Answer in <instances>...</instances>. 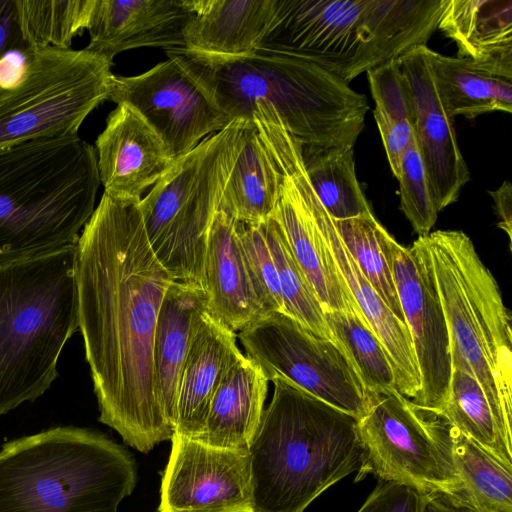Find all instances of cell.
Returning a JSON list of instances; mask_svg holds the SVG:
<instances>
[{
  "instance_id": "cell-1",
  "label": "cell",
  "mask_w": 512,
  "mask_h": 512,
  "mask_svg": "<svg viewBox=\"0 0 512 512\" xmlns=\"http://www.w3.org/2000/svg\"><path fill=\"white\" fill-rule=\"evenodd\" d=\"M139 202L103 193L76 243L75 278L99 421L148 453L175 431L154 366L158 314L174 280L151 248Z\"/></svg>"
},
{
  "instance_id": "cell-2",
  "label": "cell",
  "mask_w": 512,
  "mask_h": 512,
  "mask_svg": "<svg viewBox=\"0 0 512 512\" xmlns=\"http://www.w3.org/2000/svg\"><path fill=\"white\" fill-rule=\"evenodd\" d=\"M229 118L252 120L257 101L270 105L303 146L353 147L369 110L364 94L320 66L258 48L239 56L166 50Z\"/></svg>"
},
{
  "instance_id": "cell-3",
  "label": "cell",
  "mask_w": 512,
  "mask_h": 512,
  "mask_svg": "<svg viewBox=\"0 0 512 512\" xmlns=\"http://www.w3.org/2000/svg\"><path fill=\"white\" fill-rule=\"evenodd\" d=\"M251 441L254 512H303L325 490L362 470L358 418L274 378Z\"/></svg>"
},
{
  "instance_id": "cell-4",
  "label": "cell",
  "mask_w": 512,
  "mask_h": 512,
  "mask_svg": "<svg viewBox=\"0 0 512 512\" xmlns=\"http://www.w3.org/2000/svg\"><path fill=\"white\" fill-rule=\"evenodd\" d=\"M100 184L95 148L79 136L0 149V264L76 244Z\"/></svg>"
},
{
  "instance_id": "cell-5",
  "label": "cell",
  "mask_w": 512,
  "mask_h": 512,
  "mask_svg": "<svg viewBox=\"0 0 512 512\" xmlns=\"http://www.w3.org/2000/svg\"><path fill=\"white\" fill-rule=\"evenodd\" d=\"M444 0H278L259 48L310 61L349 84L426 45Z\"/></svg>"
},
{
  "instance_id": "cell-6",
  "label": "cell",
  "mask_w": 512,
  "mask_h": 512,
  "mask_svg": "<svg viewBox=\"0 0 512 512\" xmlns=\"http://www.w3.org/2000/svg\"><path fill=\"white\" fill-rule=\"evenodd\" d=\"M76 244L0 264V416L41 397L79 329Z\"/></svg>"
},
{
  "instance_id": "cell-7",
  "label": "cell",
  "mask_w": 512,
  "mask_h": 512,
  "mask_svg": "<svg viewBox=\"0 0 512 512\" xmlns=\"http://www.w3.org/2000/svg\"><path fill=\"white\" fill-rule=\"evenodd\" d=\"M136 482L133 455L85 428H52L0 450V512H118Z\"/></svg>"
},
{
  "instance_id": "cell-8",
  "label": "cell",
  "mask_w": 512,
  "mask_h": 512,
  "mask_svg": "<svg viewBox=\"0 0 512 512\" xmlns=\"http://www.w3.org/2000/svg\"><path fill=\"white\" fill-rule=\"evenodd\" d=\"M445 313L451 367L472 374L498 418L512 428L511 313L499 286L462 231L426 236Z\"/></svg>"
},
{
  "instance_id": "cell-9",
  "label": "cell",
  "mask_w": 512,
  "mask_h": 512,
  "mask_svg": "<svg viewBox=\"0 0 512 512\" xmlns=\"http://www.w3.org/2000/svg\"><path fill=\"white\" fill-rule=\"evenodd\" d=\"M249 121H232L175 159L139 202L151 248L174 281L203 287L209 232Z\"/></svg>"
},
{
  "instance_id": "cell-10",
  "label": "cell",
  "mask_w": 512,
  "mask_h": 512,
  "mask_svg": "<svg viewBox=\"0 0 512 512\" xmlns=\"http://www.w3.org/2000/svg\"><path fill=\"white\" fill-rule=\"evenodd\" d=\"M114 62L87 50L32 47L19 83L0 95V149L39 138H74L109 100Z\"/></svg>"
},
{
  "instance_id": "cell-11",
  "label": "cell",
  "mask_w": 512,
  "mask_h": 512,
  "mask_svg": "<svg viewBox=\"0 0 512 512\" xmlns=\"http://www.w3.org/2000/svg\"><path fill=\"white\" fill-rule=\"evenodd\" d=\"M368 396V409L358 419L365 463L356 481L373 474L379 480L452 497L456 478L447 421L396 389Z\"/></svg>"
},
{
  "instance_id": "cell-12",
  "label": "cell",
  "mask_w": 512,
  "mask_h": 512,
  "mask_svg": "<svg viewBox=\"0 0 512 512\" xmlns=\"http://www.w3.org/2000/svg\"><path fill=\"white\" fill-rule=\"evenodd\" d=\"M248 358L267 379L282 378L360 419L368 392L341 345L284 312H272L239 331Z\"/></svg>"
},
{
  "instance_id": "cell-13",
  "label": "cell",
  "mask_w": 512,
  "mask_h": 512,
  "mask_svg": "<svg viewBox=\"0 0 512 512\" xmlns=\"http://www.w3.org/2000/svg\"><path fill=\"white\" fill-rule=\"evenodd\" d=\"M376 236L390 267L420 374L415 405L440 410L452 374L449 331L440 300L426 236L411 247L400 245L378 222Z\"/></svg>"
},
{
  "instance_id": "cell-14",
  "label": "cell",
  "mask_w": 512,
  "mask_h": 512,
  "mask_svg": "<svg viewBox=\"0 0 512 512\" xmlns=\"http://www.w3.org/2000/svg\"><path fill=\"white\" fill-rule=\"evenodd\" d=\"M109 100L136 110L177 159L232 121L175 60L136 76H114Z\"/></svg>"
},
{
  "instance_id": "cell-15",
  "label": "cell",
  "mask_w": 512,
  "mask_h": 512,
  "mask_svg": "<svg viewBox=\"0 0 512 512\" xmlns=\"http://www.w3.org/2000/svg\"><path fill=\"white\" fill-rule=\"evenodd\" d=\"M268 151L294 179L334 264L373 332L383 344L394 373L395 389L414 402L421 388L420 374L407 326L386 306L362 275L306 177L301 144L291 135L270 142Z\"/></svg>"
},
{
  "instance_id": "cell-16",
  "label": "cell",
  "mask_w": 512,
  "mask_h": 512,
  "mask_svg": "<svg viewBox=\"0 0 512 512\" xmlns=\"http://www.w3.org/2000/svg\"><path fill=\"white\" fill-rule=\"evenodd\" d=\"M159 512H254L248 452L174 435Z\"/></svg>"
},
{
  "instance_id": "cell-17",
  "label": "cell",
  "mask_w": 512,
  "mask_h": 512,
  "mask_svg": "<svg viewBox=\"0 0 512 512\" xmlns=\"http://www.w3.org/2000/svg\"><path fill=\"white\" fill-rule=\"evenodd\" d=\"M411 88L414 135L426 167L438 212L457 201L470 172L458 146L452 119L440 100L428 57L427 45L411 48L397 58Z\"/></svg>"
},
{
  "instance_id": "cell-18",
  "label": "cell",
  "mask_w": 512,
  "mask_h": 512,
  "mask_svg": "<svg viewBox=\"0 0 512 512\" xmlns=\"http://www.w3.org/2000/svg\"><path fill=\"white\" fill-rule=\"evenodd\" d=\"M94 148L104 194L122 201L139 202L175 161L159 135L126 104L108 115Z\"/></svg>"
},
{
  "instance_id": "cell-19",
  "label": "cell",
  "mask_w": 512,
  "mask_h": 512,
  "mask_svg": "<svg viewBox=\"0 0 512 512\" xmlns=\"http://www.w3.org/2000/svg\"><path fill=\"white\" fill-rule=\"evenodd\" d=\"M189 0H93L86 49L113 58L127 50L185 48Z\"/></svg>"
},
{
  "instance_id": "cell-20",
  "label": "cell",
  "mask_w": 512,
  "mask_h": 512,
  "mask_svg": "<svg viewBox=\"0 0 512 512\" xmlns=\"http://www.w3.org/2000/svg\"><path fill=\"white\" fill-rule=\"evenodd\" d=\"M236 337L209 308L199 316L179 381L174 435L196 439L201 434L215 391L243 355Z\"/></svg>"
},
{
  "instance_id": "cell-21",
  "label": "cell",
  "mask_w": 512,
  "mask_h": 512,
  "mask_svg": "<svg viewBox=\"0 0 512 512\" xmlns=\"http://www.w3.org/2000/svg\"><path fill=\"white\" fill-rule=\"evenodd\" d=\"M202 285L209 310L234 332L265 316L249 273L238 221L222 209L209 232Z\"/></svg>"
},
{
  "instance_id": "cell-22",
  "label": "cell",
  "mask_w": 512,
  "mask_h": 512,
  "mask_svg": "<svg viewBox=\"0 0 512 512\" xmlns=\"http://www.w3.org/2000/svg\"><path fill=\"white\" fill-rule=\"evenodd\" d=\"M274 163L281 174V184L272 215L280 224L291 252L312 286L322 310L343 311L365 320L340 276L294 179L283 166Z\"/></svg>"
},
{
  "instance_id": "cell-23",
  "label": "cell",
  "mask_w": 512,
  "mask_h": 512,
  "mask_svg": "<svg viewBox=\"0 0 512 512\" xmlns=\"http://www.w3.org/2000/svg\"><path fill=\"white\" fill-rule=\"evenodd\" d=\"M185 48L239 56L256 51L275 20L278 0H189Z\"/></svg>"
},
{
  "instance_id": "cell-24",
  "label": "cell",
  "mask_w": 512,
  "mask_h": 512,
  "mask_svg": "<svg viewBox=\"0 0 512 512\" xmlns=\"http://www.w3.org/2000/svg\"><path fill=\"white\" fill-rule=\"evenodd\" d=\"M268 381L255 361L240 356L215 391L203 430L194 440L248 452L264 411Z\"/></svg>"
},
{
  "instance_id": "cell-25",
  "label": "cell",
  "mask_w": 512,
  "mask_h": 512,
  "mask_svg": "<svg viewBox=\"0 0 512 512\" xmlns=\"http://www.w3.org/2000/svg\"><path fill=\"white\" fill-rule=\"evenodd\" d=\"M207 308L208 297L201 285L173 281L158 314L154 338L155 375L164 411L174 428L182 369L197 320Z\"/></svg>"
},
{
  "instance_id": "cell-26",
  "label": "cell",
  "mask_w": 512,
  "mask_h": 512,
  "mask_svg": "<svg viewBox=\"0 0 512 512\" xmlns=\"http://www.w3.org/2000/svg\"><path fill=\"white\" fill-rule=\"evenodd\" d=\"M430 67L442 105L449 116L512 112V71L452 57L428 48Z\"/></svg>"
},
{
  "instance_id": "cell-27",
  "label": "cell",
  "mask_w": 512,
  "mask_h": 512,
  "mask_svg": "<svg viewBox=\"0 0 512 512\" xmlns=\"http://www.w3.org/2000/svg\"><path fill=\"white\" fill-rule=\"evenodd\" d=\"M437 28L458 57L512 71L511 0H444Z\"/></svg>"
},
{
  "instance_id": "cell-28",
  "label": "cell",
  "mask_w": 512,
  "mask_h": 512,
  "mask_svg": "<svg viewBox=\"0 0 512 512\" xmlns=\"http://www.w3.org/2000/svg\"><path fill=\"white\" fill-rule=\"evenodd\" d=\"M280 184L281 174L251 120L245 127L243 144L223 191L220 209L238 222L263 223L275 210Z\"/></svg>"
},
{
  "instance_id": "cell-29",
  "label": "cell",
  "mask_w": 512,
  "mask_h": 512,
  "mask_svg": "<svg viewBox=\"0 0 512 512\" xmlns=\"http://www.w3.org/2000/svg\"><path fill=\"white\" fill-rule=\"evenodd\" d=\"M448 433L456 478L450 498L469 512H512V467L449 423Z\"/></svg>"
},
{
  "instance_id": "cell-30",
  "label": "cell",
  "mask_w": 512,
  "mask_h": 512,
  "mask_svg": "<svg viewBox=\"0 0 512 512\" xmlns=\"http://www.w3.org/2000/svg\"><path fill=\"white\" fill-rule=\"evenodd\" d=\"M301 158L314 194L332 219L373 213L356 176L353 147L301 145Z\"/></svg>"
},
{
  "instance_id": "cell-31",
  "label": "cell",
  "mask_w": 512,
  "mask_h": 512,
  "mask_svg": "<svg viewBox=\"0 0 512 512\" xmlns=\"http://www.w3.org/2000/svg\"><path fill=\"white\" fill-rule=\"evenodd\" d=\"M508 467H512V428L495 414L482 387L468 373L452 369L444 406L432 410Z\"/></svg>"
},
{
  "instance_id": "cell-32",
  "label": "cell",
  "mask_w": 512,
  "mask_h": 512,
  "mask_svg": "<svg viewBox=\"0 0 512 512\" xmlns=\"http://www.w3.org/2000/svg\"><path fill=\"white\" fill-rule=\"evenodd\" d=\"M375 103L373 115L394 177L414 133L415 110L410 84L397 58L367 72Z\"/></svg>"
},
{
  "instance_id": "cell-33",
  "label": "cell",
  "mask_w": 512,
  "mask_h": 512,
  "mask_svg": "<svg viewBox=\"0 0 512 512\" xmlns=\"http://www.w3.org/2000/svg\"><path fill=\"white\" fill-rule=\"evenodd\" d=\"M19 31L32 47L69 49L87 29L93 0H14Z\"/></svg>"
},
{
  "instance_id": "cell-34",
  "label": "cell",
  "mask_w": 512,
  "mask_h": 512,
  "mask_svg": "<svg viewBox=\"0 0 512 512\" xmlns=\"http://www.w3.org/2000/svg\"><path fill=\"white\" fill-rule=\"evenodd\" d=\"M323 314L333 339L347 353L368 395L395 389L389 356L369 324L343 311L327 310Z\"/></svg>"
},
{
  "instance_id": "cell-35",
  "label": "cell",
  "mask_w": 512,
  "mask_h": 512,
  "mask_svg": "<svg viewBox=\"0 0 512 512\" xmlns=\"http://www.w3.org/2000/svg\"><path fill=\"white\" fill-rule=\"evenodd\" d=\"M262 225L277 270L284 313L317 334L334 340L326 325L322 307L295 260L280 224L272 215Z\"/></svg>"
},
{
  "instance_id": "cell-36",
  "label": "cell",
  "mask_w": 512,
  "mask_h": 512,
  "mask_svg": "<svg viewBox=\"0 0 512 512\" xmlns=\"http://www.w3.org/2000/svg\"><path fill=\"white\" fill-rule=\"evenodd\" d=\"M378 222L373 213L344 220L333 219L338 235L362 275L392 313L405 324L392 273L376 236Z\"/></svg>"
},
{
  "instance_id": "cell-37",
  "label": "cell",
  "mask_w": 512,
  "mask_h": 512,
  "mask_svg": "<svg viewBox=\"0 0 512 512\" xmlns=\"http://www.w3.org/2000/svg\"><path fill=\"white\" fill-rule=\"evenodd\" d=\"M397 179L400 209L419 236L429 235L437 220L438 211L414 133L402 157Z\"/></svg>"
},
{
  "instance_id": "cell-38",
  "label": "cell",
  "mask_w": 512,
  "mask_h": 512,
  "mask_svg": "<svg viewBox=\"0 0 512 512\" xmlns=\"http://www.w3.org/2000/svg\"><path fill=\"white\" fill-rule=\"evenodd\" d=\"M262 224L238 222V234L256 295L267 315L272 312H284V305L277 270Z\"/></svg>"
},
{
  "instance_id": "cell-39",
  "label": "cell",
  "mask_w": 512,
  "mask_h": 512,
  "mask_svg": "<svg viewBox=\"0 0 512 512\" xmlns=\"http://www.w3.org/2000/svg\"><path fill=\"white\" fill-rule=\"evenodd\" d=\"M432 494L398 482L379 480L357 512H426Z\"/></svg>"
},
{
  "instance_id": "cell-40",
  "label": "cell",
  "mask_w": 512,
  "mask_h": 512,
  "mask_svg": "<svg viewBox=\"0 0 512 512\" xmlns=\"http://www.w3.org/2000/svg\"><path fill=\"white\" fill-rule=\"evenodd\" d=\"M27 44L19 31L14 0H0V58L8 50Z\"/></svg>"
},
{
  "instance_id": "cell-41",
  "label": "cell",
  "mask_w": 512,
  "mask_h": 512,
  "mask_svg": "<svg viewBox=\"0 0 512 512\" xmlns=\"http://www.w3.org/2000/svg\"><path fill=\"white\" fill-rule=\"evenodd\" d=\"M494 201L495 211L499 218L498 227L512 240V187L508 180L504 181L499 188L489 191Z\"/></svg>"
},
{
  "instance_id": "cell-42",
  "label": "cell",
  "mask_w": 512,
  "mask_h": 512,
  "mask_svg": "<svg viewBox=\"0 0 512 512\" xmlns=\"http://www.w3.org/2000/svg\"><path fill=\"white\" fill-rule=\"evenodd\" d=\"M426 512H469L456 503L449 496L433 493L426 508Z\"/></svg>"
}]
</instances>
